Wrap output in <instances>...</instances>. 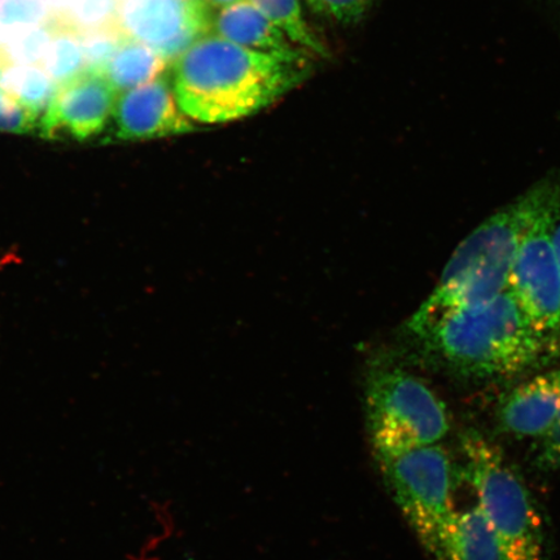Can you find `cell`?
<instances>
[{
    "instance_id": "6da1fadb",
    "label": "cell",
    "mask_w": 560,
    "mask_h": 560,
    "mask_svg": "<svg viewBox=\"0 0 560 560\" xmlns=\"http://www.w3.org/2000/svg\"><path fill=\"white\" fill-rule=\"evenodd\" d=\"M306 60L248 50L217 34L173 62V90L195 124H228L269 107L306 75Z\"/></svg>"
},
{
    "instance_id": "7a4b0ae2",
    "label": "cell",
    "mask_w": 560,
    "mask_h": 560,
    "mask_svg": "<svg viewBox=\"0 0 560 560\" xmlns=\"http://www.w3.org/2000/svg\"><path fill=\"white\" fill-rule=\"evenodd\" d=\"M558 194L559 180L546 178L480 223L454 250L436 289L412 315L410 331L418 335L444 314L488 303L506 291L525 231Z\"/></svg>"
},
{
    "instance_id": "3957f363",
    "label": "cell",
    "mask_w": 560,
    "mask_h": 560,
    "mask_svg": "<svg viewBox=\"0 0 560 560\" xmlns=\"http://www.w3.org/2000/svg\"><path fill=\"white\" fill-rule=\"evenodd\" d=\"M418 338L455 375L506 380L550 353L509 289L488 303L444 314Z\"/></svg>"
},
{
    "instance_id": "277c9868",
    "label": "cell",
    "mask_w": 560,
    "mask_h": 560,
    "mask_svg": "<svg viewBox=\"0 0 560 560\" xmlns=\"http://www.w3.org/2000/svg\"><path fill=\"white\" fill-rule=\"evenodd\" d=\"M459 476L471 487L510 560H544V524L520 474L499 446L476 431L460 436Z\"/></svg>"
},
{
    "instance_id": "5b68a950",
    "label": "cell",
    "mask_w": 560,
    "mask_h": 560,
    "mask_svg": "<svg viewBox=\"0 0 560 560\" xmlns=\"http://www.w3.org/2000/svg\"><path fill=\"white\" fill-rule=\"evenodd\" d=\"M365 415L374 455L436 445L451 431L450 412L435 392L385 360L368 371Z\"/></svg>"
},
{
    "instance_id": "8992f818",
    "label": "cell",
    "mask_w": 560,
    "mask_h": 560,
    "mask_svg": "<svg viewBox=\"0 0 560 560\" xmlns=\"http://www.w3.org/2000/svg\"><path fill=\"white\" fill-rule=\"evenodd\" d=\"M385 487L429 555L438 560L455 513L453 488L457 472L450 454L436 445L375 455Z\"/></svg>"
},
{
    "instance_id": "52a82bcc",
    "label": "cell",
    "mask_w": 560,
    "mask_h": 560,
    "mask_svg": "<svg viewBox=\"0 0 560 560\" xmlns=\"http://www.w3.org/2000/svg\"><path fill=\"white\" fill-rule=\"evenodd\" d=\"M559 214L560 194L529 223L509 282V290L551 353L557 352L560 336V264L555 242Z\"/></svg>"
},
{
    "instance_id": "ba28073f",
    "label": "cell",
    "mask_w": 560,
    "mask_h": 560,
    "mask_svg": "<svg viewBox=\"0 0 560 560\" xmlns=\"http://www.w3.org/2000/svg\"><path fill=\"white\" fill-rule=\"evenodd\" d=\"M201 0H116V23L126 37L156 51L167 65L213 30Z\"/></svg>"
},
{
    "instance_id": "9c48e42d",
    "label": "cell",
    "mask_w": 560,
    "mask_h": 560,
    "mask_svg": "<svg viewBox=\"0 0 560 560\" xmlns=\"http://www.w3.org/2000/svg\"><path fill=\"white\" fill-rule=\"evenodd\" d=\"M118 91L107 75L83 69L59 85L38 130L46 139L89 140L101 136L114 115Z\"/></svg>"
},
{
    "instance_id": "30bf717a",
    "label": "cell",
    "mask_w": 560,
    "mask_h": 560,
    "mask_svg": "<svg viewBox=\"0 0 560 560\" xmlns=\"http://www.w3.org/2000/svg\"><path fill=\"white\" fill-rule=\"evenodd\" d=\"M115 139L144 140L186 135L198 130L182 112L174 90L165 79L125 91L115 105Z\"/></svg>"
},
{
    "instance_id": "8fae6325",
    "label": "cell",
    "mask_w": 560,
    "mask_h": 560,
    "mask_svg": "<svg viewBox=\"0 0 560 560\" xmlns=\"http://www.w3.org/2000/svg\"><path fill=\"white\" fill-rule=\"evenodd\" d=\"M560 412V368L516 385L503 395L497 411L501 430L516 439H541Z\"/></svg>"
},
{
    "instance_id": "7c38bea8",
    "label": "cell",
    "mask_w": 560,
    "mask_h": 560,
    "mask_svg": "<svg viewBox=\"0 0 560 560\" xmlns=\"http://www.w3.org/2000/svg\"><path fill=\"white\" fill-rule=\"evenodd\" d=\"M213 30L220 37L252 51L289 60H306V51L293 45L249 0H241L220 10L213 21Z\"/></svg>"
},
{
    "instance_id": "4fadbf2b",
    "label": "cell",
    "mask_w": 560,
    "mask_h": 560,
    "mask_svg": "<svg viewBox=\"0 0 560 560\" xmlns=\"http://www.w3.org/2000/svg\"><path fill=\"white\" fill-rule=\"evenodd\" d=\"M438 560H510L478 506L455 511Z\"/></svg>"
},
{
    "instance_id": "5bb4252c",
    "label": "cell",
    "mask_w": 560,
    "mask_h": 560,
    "mask_svg": "<svg viewBox=\"0 0 560 560\" xmlns=\"http://www.w3.org/2000/svg\"><path fill=\"white\" fill-rule=\"evenodd\" d=\"M44 25L51 34L42 69L62 85L85 69L83 27L68 10H50Z\"/></svg>"
},
{
    "instance_id": "9a60e30c",
    "label": "cell",
    "mask_w": 560,
    "mask_h": 560,
    "mask_svg": "<svg viewBox=\"0 0 560 560\" xmlns=\"http://www.w3.org/2000/svg\"><path fill=\"white\" fill-rule=\"evenodd\" d=\"M167 66L151 47L126 37L104 73L118 93H125L160 79Z\"/></svg>"
},
{
    "instance_id": "2e32d148",
    "label": "cell",
    "mask_w": 560,
    "mask_h": 560,
    "mask_svg": "<svg viewBox=\"0 0 560 560\" xmlns=\"http://www.w3.org/2000/svg\"><path fill=\"white\" fill-rule=\"evenodd\" d=\"M58 88L44 69L35 66L12 65L0 77V89L23 104L39 121Z\"/></svg>"
},
{
    "instance_id": "e0dca14e",
    "label": "cell",
    "mask_w": 560,
    "mask_h": 560,
    "mask_svg": "<svg viewBox=\"0 0 560 560\" xmlns=\"http://www.w3.org/2000/svg\"><path fill=\"white\" fill-rule=\"evenodd\" d=\"M262 15L287 35L293 45L306 52L328 56V51L310 24L306 23L300 0H249Z\"/></svg>"
},
{
    "instance_id": "ac0fdd59",
    "label": "cell",
    "mask_w": 560,
    "mask_h": 560,
    "mask_svg": "<svg viewBox=\"0 0 560 560\" xmlns=\"http://www.w3.org/2000/svg\"><path fill=\"white\" fill-rule=\"evenodd\" d=\"M48 12L46 0H0V39L11 42L44 24Z\"/></svg>"
},
{
    "instance_id": "d6986e66",
    "label": "cell",
    "mask_w": 560,
    "mask_h": 560,
    "mask_svg": "<svg viewBox=\"0 0 560 560\" xmlns=\"http://www.w3.org/2000/svg\"><path fill=\"white\" fill-rule=\"evenodd\" d=\"M125 38L126 35L118 27L116 19L107 24L85 30L82 42L85 69L104 73Z\"/></svg>"
},
{
    "instance_id": "ffe728a7",
    "label": "cell",
    "mask_w": 560,
    "mask_h": 560,
    "mask_svg": "<svg viewBox=\"0 0 560 560\" xmlns=\"http://www.w3.org/2000/svg\"><path fill=\"white\" fill-rule=\"evenodd\" d=\"M39 120L23 104L0 89V130L27 135L38 130Z\"/></svg>"
},
{
    "instance_id": "44dd1931",
    "label": "cell",
    "mask_w": 560,
    "mask_h": 560,
    "mask_svg": "<svg viewBox=\"0 0 560 560\" xmlns=\"http://www.w3.org/2000/svg\"><path fill=\"white\" fill-rule=\"evenodd\" d=\"M307 3L320 16L347 24L360 19L371 0H307Z\"/></svg>"
},
{
    "instance_id": "7402d4cb",
    "label": "cell",
    "mask_w": 560,
    "mask_h": 560,
    "mask_svg": "<svg viewBox=\"0 0 560 560\" xmlns=\"http://www.w3.org/2000/svg\"><path fill=\"white\" fill-rule=\"evenodd\" d=\"M538 470L549 472L560 468V412L551 429L540 439L536 455Z\"/></svg>"
},
{
    "instance_id": "603a6c76",
    "label": "cell",
    "mask_w": 560,
    "mask_h": 560,
    "mask_svg": "<svg viewBox=\"0 0 560 560\" xmlns=\"http://www.w3.org/2000/svg\"><path fill=\"white\" fill-rule=\"evenodd\" d=\"M202 3H206L209 9H226L229 5H233L237 2H241V0H201Z\"/></svg>"
},
{
    "instance_id": "cb8c5ba5",
    "label": "cell",
    "mask_w": 560,
    "mask_h": 560,
    "mask_svg": "<svg viewBox=\"0 0 560 560\" xmlns=\"http://www.w3.org/2000/svg\"><path fill=\"white\" fill-rule=\"evenodd\" d=\"M12 65L13 61L10 58L9 52H7L5 48L0 45V77H2L4 70L10 68Z\"/></svg>"
},
{
    "instance_id": "d4e9b609",
    "label": "cell",
    "mask_w": 560,
    "mask_h": 560,
    "mask_svg": "<svg viewBox=\"0 0 560 560\" xmlns=\"http://www.w3.org/2000/svg\"><path fill=\"white\" fill-rule=\"evenodd\" d=\"M555 242H556V247H557L559 264H560V214L558 217V221H557V225H556ZM559 349H560V336H559V342H558V350Z\"/></svg>"
}]
</instances>
